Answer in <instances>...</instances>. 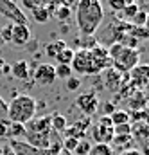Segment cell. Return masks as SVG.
<instances>
[{"instance_id":"cell-1","label":"cell","mask_w":149,"mask_h":155,"mask_svg":"<svg viewBox=\"0 0 149 155\" xmlns=\"http://www.w3.org/2000/svg\"><path fill=\"white\" fill-rule=\"evenodd\" d=\"M74 16L81 35L92 38V35H95L104 20V9L101 0H79L74 7Z\"/></svg>"},{"instance_id":"cell-2","label":"cell","mask_w":149,"mask_h":155,"mask_svg":"<svg viewBox=\"0 0 149 155\" xmlns=\"http://www.w3.org/2000/svg\"><path fill=\"white\" fill-rule=\"evenodd\" d=\"M108 56L112 61V69L120 74H128L131 69H135L140 63L138 49H133L124 43H112L108 47Z\"/></svg>"},{"instance_id":"cell-3","label":"cell","mask_w":149,"mask_h":155,"mask_svg":"<svg viewBox=\"0 0 149 155\" xmlns=\"http://www.w3.org/2000/svg\"><path fill=\"white\" fill-rule=\"evenodd\" d=\"M36 99L27 96V94H20L16 97H13L7 103V114L5 119L9 123H18V124H27L33 117H36Z\"/></svg>"},{"instance_id":"cell-4","label":"cell","mask_w":149,"mask_h":155,"mask_svg":"<svg viewBox=\"0 0 149 155\" xmlns=\"http://www.w3.org/2000/svg\"><path fill=\"white\" fill-rule=\"evenodd\" d=\"M70 69L72 72L77 74H83V76H95V74H101L97 63H95V58H94V52H92V47L90 49H79L74 51V58H72V63H70Z\"/></svg>"},{"instance_id":"cell-5","label":"cell","mask_w":149,"mask_h":155,"mask_svg":"<svg viewBox=\"0 0 149 155\" xmlns=\"http://www.w3.org/2000/svg\"><path fill=\"white\" fill-rule=\"evenodd\" d=\"M0 15L5 16L7 20H11V24H22L27 25L29 18L25 16V13L11 0H0Z\"/></svg>"},{"instance_id":"cell-6","label":"cell","mask_w":149,"mask_h":155,"mask_svg":"<svg viewBox=\"0 0 149 155\" xmlns=\"http://www.w3.org/2000/svg\"><path fill=\"white\" fill-rule=\"evenodd\" d=\"M128 83L135 88V90H144L147 87L149 81V67L146 63H138L135 69H131L128 74Z\"/></svg>"},{"instance_id":"cell-7","label":"cell","mask_w":149,"mask_h":155,"mask_svg":"<svg viewBox=\"0 0 149 155\" xmlns=\"http://www.w3.org/2000/svg\"><path fill=\"white\" fill-rule=\"evenodd\" d=\"M75 107H77L86 117H92L97 110H99L101 101H99V97H97L94 92H84V94H79V96H77Z\"/></svg>"},{"instance_id":"cell-8","label":"cell","mask_w":149,"mask_h":155,"mask_svg":"<svg viewBox=\"0 0 149 155\" xmlns=\"http://www.w3.org/2000/svg\"><path fill=\"white\" fill-rule=\"evenodd\" d=\"M103 78H104V88L106 90H112V92H119L126 85V81H128V76L126 74H120V72L113 71L112 67L104 71Z\"/></svg>"},{"instance_id":"cell-9","label":"cell","mask_w":149,"mask_h":155,"mask_svg":"<svg viewBox=\"0 0 149 155\" xmlns=\"http://www.w3.org/2000/svg\"><path fill=\"white\" fill-rule=\"evenodd\" d=\"M34 81H36L38 85H41V87H49V85H52L54 81H56V72H54V65H50V63H40L36 67V71H34Z\"/></svg>"},{"instance_id":"cell-10","label":"cell","mask_w":149,"mask_h":155,"mask_svg":"<svg viewBox=\"0 0 149 155\" xmlns=\"http://www.w3.org/2000/svg\"><path fill=\"white\" fill-rule=\"evenodd\" d=\"M113 126L110 124H101V123H95L92 126V137L95 141V144H110L113 139Z\"/></svg>"},{"instance_id":"cell-11","label":"cell","mask_w":149,"mask_h":155,"mask_svg":"<svg viewBox=\"0 0 149 155\" xmlns=\"http://www.w3.org/2000/svg\"><path fill=\"white\" fill-rule=\"evenodd\" d=\"M27 132H34L41 135H50L52 128H50V116H41V117H33L27 124H25Z\"/></svg>"},{"instance_id":"cell-12","label":"cell","mask_w":149,"mask_h":155,"mask_svg":"<svg viewBox=\"0 0 149 155\" xmlns=\"http://www.w3.org/2000/svg\"><path fill=\"white\" fill-rule=\"evenodd\" d=\"M31 40V31L29 25H22V24H13V33H11V43L14 47H24L27 45Z\"/></svg>"},{"instance_id":"cell-13","label":"cell","mask_w":149,"mask_h":155,"mask_svg":"<svg viewBox=\"0 0 149 155\" xmlns=\"http://www.w3.org/2000/svg\"><path fill=\"white\" fill-rule=\"evenodd\" d=\"M7 146H9V150L13 152V155H45V152L36 150L34 146L27 144V143L22 141V139H11Z\"/></svg>"},{"instance_id":"cell-14","label":"cell","mask_w":149,"mask_h":155,"mask_svg":"<svg viewBox=\"0 0 149 155\" xmlns=\"http://www.w3.org/2000/svg\"><path fill=\"white\" fill-rule=\"evenodd\" d=\"M128 107L131 108V112H138V110H146L147 107V97L144 94V90H135L133 94H129L126 97Z\"/></svg>"},{"instance_id":"cell-15","label":"cell","mask_w":149,"mask_h":155,"mask_svg":"<svg viewBox=\"0 0 149 155\" xmlns=\"http://www.w3.org/2000/svg\"><path fill=\"white\" fill-rule=\"evenodd\" d=\"M110 146H112L113 153H115V150H119V153H120V152L131 150V148L135 146V143H133L131 135H113V139H112V143H110Z\"/></svg>"},{"instance_id":"cell-16","label":"cell","mask_w":149,"mask_h":155,"mask_svg":"<svg viewBox=\"0 0 149 155\" xmlns=\"http://www.w3.org/2000/svg\"><path fill=\"white\" fill-rule=\"evenodd\" d=\"M11 74L14 78H18V79H27V78L31 76V72H29V63H27L25 60L14 61V63L11 65Z\"/></svg>"},{"instance_id":"cell-17","label":"cell","mask_w":149,"mask_h":155,"mask_svg":"<svg viewBox=\"0 0 149 155\" xmlns=\"http://www.w3.org/2000/svg\"><path fill=\"white\" fill-rule=\"evenodd\" d=\"M63 49H67V41H65V40H56V41H52V43H47L45 52H47L49 58L56 60V56H58Z\"/></svg>"},{"instance_id":"cell-18","label":"cell","mask_w":149,"mask_h":155,"mask_svg":"<svg viewBox=\"0 0 149 155\" xmlns=\"http://www.w3.org/2000/svg\"><path fill=\"white\" fill-rule=\"evenodd\" d=\"M50 128H52V132L63 134L65 128H67V117L61 116V114H54V116H50Z\"/></svg>"},{"instance_id":"cell-19","label":"cell","mask_w":149,"mask_h":155,"mask_svg":"<svg viewBox=\"0 0 149 155\" xmlns=\"http://www.w3.org/2000/svg\"><path fill=\"white\" fill-rule=\"evenodd\" d=\"M25 135V124H18V123H9V139H22L24 141Z\"/></svg>"},{"instance_id":"cell-20","label":"cell","mask_w":149,"mask_h":155,"mask_svg":"<svg viewBox=\"0 0 149 155\" xmlns=\"http://www.w3.org/2000/svg\"><path fill=\"white\" fill-rule=\"evenodd\" d=\"M31 15H33V20L38 22V24H47L52 16H50V13L45 9V7H38L34 11H31Z\"/></svg>"},{"instance_id":"cell-21","label":"cell","mask_w":149,"mask_h":155,"mask_svg":"<svg viewBox=\"0 0 149 155\" xmlns=\"http://www.w3.org/2000/svg\"><path fill=\"white\" fill-rule=\"evenodd\" d=\"M112 124L113 126H117V124H126V123H129V112H126V110H115L112 116Z\"/></svg>"},{"instance_id":"cell-22","label":"cell","mask_w":149,"mask_h":155,"mask_svg":"<svg viewBox=\"0 0 149 155\" xmlns=\"http://www.w3.org/2000/svg\"><path fill=\"white\" fill-rule=\"evenodd\" d=\"M72 58H74V51L70 47H67V49H63L56 56V61H58V65H70L72 63Z\"/></svg>"},{"instance_id":"cell-23","label":"cell","mask_w":149,"mask_h":155,"mask_svg":"<svg viewBox=\"0 0 149 155\" xmlns=\"http://www.w3.org/2000/svg\"><path fill=\"white\" fill-rule=\"evenodd\" d=\"M88 155H115L110 144H92Z\"/></svg>"},{"instance_id":"cell-24","label":"cell","mask_w":149,"mask_h":155,"mask_svg":"<svg viewBox=\"0 0 149 155\" xmlns=\"http://www.w3.org/2000/svg\"><path fill=\"white\" fill-rule=\"evenodd\" d=\"M138 11H140V9H138V5H137V4H128V5H126V7H124L120 13H119V15H122L120 18H126V20H133V16H135Z\"/></svg>"},{"instance_id":"cell-25","label":"cell","mask_w":149,"mask_h":155,"mask_svg":"<svg viewBox=\"0 0 149 155\" xmlns=\"http://www.w3.org/2000/svg\"><path fill=\"white\" fill-rule=\"evenodd\" d=\"M54 72H56V79L58 78L59 79H68V78L72 76L70 65H58V67H54Z\"/></svg>"},{"instance_id":"cell-26","label":"cell","mask_w":149,"mask_h":155,"mask_svg":"<svg viewBox=\"0 0 149 155\" xmlns=\"http://www.w3.org/2000/svg\"><path fill=\"white\" fill-rule=\"evenodd\" d=\"M72 13H74L72 9H68V7H65V5H59V7H58V11H56L52 16H56L59 22H67V20L72 16Z\"/></svg>"},{"instance_id":"cell-27","label":"cell","mask_w":149,"mask_h":155,"mask_svg":"<svg viewBox=\"0 0 149 155\" xmlns=\"http://www.w3.org/2000/svg\"><path fill=\"white\" fill-rule=\"evenodd\" d=\"M146 24H147V13L146 11H138L131 20V25H135V27H146Z\"/></svg>"},{"instance_id":"cell-28","label":"cell","mask_w":149,"mask_h":155,"mask_svg":"<svg viewBox=\"0 0 149 155\" xmlns=\"http://www.w3.org/2000/svg\"><path fill=\"white\" fill-rule=\"evenodd\" d=\"M81 139H74V137H65L63 139V143H61V146H63V150L65 152H68V153H74L75 148H77V143H79Z\"/></svg>"},{"instance_id":"cell-29","label":"cell","mask_w":149,"mask_h":155,"mask_svg":"<svg viewBox=\"0 0 149 155\" xmlns=\"http://www.w3.org/2000/svg\"><path fill=\"white\" fill-rule=\"evenodd\" d=\"M22 2V5L27 9V11H34L38 7H43L45 4H47V0H20Z\"/></svg>"},{"instance_id":"cell-30","label":"cell","mask_w":149,"mask_h":155,"mask_svg":"<svg viewBox=\"0 0 149 155\" xmlns=\"http://www.w3.org/2000/svg\"><path fill=\"white\" fill-rule=\"evenodd\" d=\"M90 148H92V143L90 141H86V139H81L79 143H77V148H75V155H88L90 152Z\"/></svg>"},{"instance_id":"cell-31","label":"cell","mask_w":149,"mask_h":155,"mask_svg":"<svg viewBox=\"0 0 149 155\" xmlns=\"http://www.w3.org/2000/svg\"><path fill=\"white\" fill-rule=\"evenodd\" d=\"M11 33H13V24H7L0 29V38L2 43H11Z\"/></svg>"},{"instance_id":"cell-32","label":"cell","mask_w":149,"mask_h":155,"mask_svg":"<svg viewBox=\"0 0 149 155\" xmlns=\"http://www.w3.org/2000/svg\"><path fill=\"white\" fill-rule=\"evenodd\" d=\"M113 134H115V135H131V123L113 126Z\"/></svg>"},{"instance_id":"cell-33","label":"cell","mask_w":149,"mask_h":155,"mask_svg":"<svg viewBox=\"0 0 149 155\" xmlns=\"http://www.w3.org/2000/svg\"><path fill=\"white\" fill-rule=\"evenodd\" d=\"M147 123V112L146 110H138V112H131L129 114V123Z\"/></svg>"},{"instance_id":"cell-34","label":"cell","mask_w":149,"mask_h":155,"mask_svg":"<svg viewBox=\"0 0 149 155\" xmlns=\"http://www.w3.org/2000/svg\"><path fill=\"white\" fill-rule=\"evenodd\" d=\"M65 81H67V90H70V92H74V90H77L81 87V79L77 76H70L68 79H65Z\"/></svg>"},{"instance_id":"cell-35","label":"cell","mask_w":149,"mask_h":155,"mask_svg":"<svg viewBox=\"0 0 149 155\" xmlns=\"http://www.w3.org/2000/svg\"><path fill=\"white\" fill-rule=\"evenodd\" d=\"M59 5H61V4H59L58 0H47V4H45L43 7H45V9H47V11L50 13V16H52V15H54V13L58 11V7H59Z\"/></svg>"},{"instance_id":"cell-36","label":"cell","mask_w":149,"mask_h":155,"mask_svg":"<svg viewBox=\"0 0 149 155\" xmlns=\"http://www.w3.org/2000/svg\"><path fill=\"white\" fill-rule=\"evenodd\" d=\"M9 134V121L7 119H2L0 121V139H5Z\"/></svg>"},{"instance_id":"cell-37","label":"cell","mask_w":149,"mask_h":155,"mask_svg":"<svg viewBox=\"0 0 149 155\" xmlns=\"http://www.w3.org/2000/svg\"><path fill=\"white\" fill-rule=\"evenodd\" d=\"M110 7H112L113 11L120 13V11L126 7V2H124V0H110Z\"/></svg>"},{"instance_id":"cell-38","label":"cell","mask_w":149,"mask_h":155,"mask_svg":"<svg viewBox=\"0 0 149 155\" xmlns=\"http://www.w3.org/2000/svg\"><path fill=\"white\" fill-rule=\"evenodd\" d=\"M115 110H117V108H115V103H113V101H106V103L103 105V112H104V116H112Z\"/></svg>"},{"instance_id":"cell-39","label":"cell","mask_w":149,"mask_h":155,"mask_svg":"<svg viewBox=\"0 0 149 155\" xmlns=\"http://www.w3.org/2000/svg\"><path fill=\"white\" fill-rule=\"evenodd\" d=\"M58 2H59L61 5H65V7H68V9H72V11H74V7L77 5V2H79V0H58Z\"/></svg>"},{"instance_id":"cell-40","label":"cell","mask_w":149,"mask_h":155,"mask_svg":"<svg viewBox=\"0 0 149 155\" xmlns=\"http://www.w3.org/2000/svg\"><path fill=\"white\" fill-rule=\"evenodd\" d=\"M5 114H7V103L0 97V121L5 119Z\"/></svg>"},{"instance_id":"cell-41","label":"cell","mask_w":149,"mask_h":155,"mask_svg":"<svg viewBox=\"0 0 149 155\" xmlns=\"http://www.w3.org/2000/svg\"><path fill=\"white\" fill-rule=\"evenodd\" d=\"M119 155H142L140 150H137V148H131V150H126V152H120Z\"/></svg>"},{"instance_id":"cell-42","label":"cell","mask_w":149,"mask_h":155,"mask_svg":"<svg viewBox=\"0 0 149 155\" xmlns=\"http://www.w3.org/2000/svg\"><path fill=\"white\" fill-rule=\"evenodd\" d=\"M4 74H11V65H7V63L4 65V69H2V76H4Z\"/></svg>"},{"instance_id":"cell-43","label":"cell","mask_w":149,"mask_h":155,"mask_svg":"<svg viewBox=\"0 0 149 155\" xmlns=\"http://www.w3.org/2000/svg\"><path fill=\"white\" fill-rule=\"evenodd\" d=\"M4 65H5V60L0 58V76H2V69H4Z\"/></svg>"},{"instance_id":"cell-44","label":"cell","mask_w":149,"mask_h":155,"mask_svg":"<svg viewBox=\"0 0 149 155\" xmlns=\"http://www.w3.org/2000/svg\"><path fill=\"white\" fill-rule=\"evenodd\" d=\"M58 155H72V153H68V152H65V150H61V153H58Z\"/></svg>"},{"instance_id":"cell-45","label":"cell","mask_w":149,"mask_h":155,"mask_svg":"<svg viewBox=\"0 0 149 155\" xmlns=\"http://www.w3.org/2000/svg\"><path fill=\"white\" fill-rule=\"evenodd\" d=\"M2 45H4V43H2V38H0V47H2Z\"/></svg>"},{"instance_id":"cell-46","label":"cell","mask_w":149,"mask_h":155,"mask_svg":"<svg viewBox=\"0 0 149 155\" xmlns=\"http://www.w3.org/2000/svg\"><path fill=\"white\" fill-rule=\"evenodd\" d=\"M11 2H14V4H16V2H18V0H11Z\"/></svg>"},{"instance_id":"cell-47","label":"cell","mask_w":149,"mask_h":155,"mask_svg":"<svg viewBox=\"0 0 149 155\" xmlns=\"http://www.w3.org/2000/svg\"><path fill=\"white\" fill-rule=\"evenodd\" d=\"M0 155H2V146H0Z\"/></svg>"}]
</instances>
